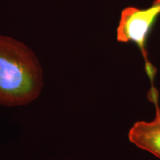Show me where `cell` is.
Wrapping results in <instances>:
<instances>
[{
  "instance_id": "cell-2",
  "label": "cell",
  "mask_w": 160,
  "mask_h": 160,
  "mask_svg": "<svg viewBox=\"0 0 160 160\" xmlns=\"http://www.w3.org/2000/svg\"><path fill=\"white\" fill-rule=\"evenodd\" d=\"M160 16V0H154L151 7L139 9L128 7L122 11L117 30V39L119 42H133L138 46L145 60V71L149 79L154 78L157 70L148 59L146 50L148 37Z\"/></svg>"
},
{
  "instance_id": "cell-3",
  "label": "cell",
  "mask_w": 160,
  "mask_h": 160,
  "mask_svg": "<svg viewBox=\"0 0 160 160\" xmlns=\"http://www.w3.org/2000/svg\"><path fill=\"white\" fill-rule=\"evenodd\" d=\"M153 80L150 79L151 88L148 97L155 105V119L151 122L138 121L135 122L130 129L128 138L139 148L148 151L160 159V106L159 93L153 85Z\"/></svg>"
},
{
  "instance_id": "cell-1",
  "label": "cell",
  "mask_w": 160,
  "mask_h": 160,
  "mask_svg": "<svg viewBox=\"0 0 160 160\" xmlns=\"http://www.w3.org/2000/svg\"><path fill=\"white\" fill-rule=\"evenodd\" d=\"M39 60L27 46L0 35V105H25L39 97L44 85Z\"/></svg>"
}]
</instances>
